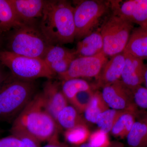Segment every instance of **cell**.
I'll return each mask as SVG.
<instances>
[{"mask_svg": "<svg viewBox=\"0 0 147 147\" xmlns=\"http://www.w3.org/2000/svg\"><path fill=\"white\" fill-rule=\"evenodd\" d=\"M74 7L66 1H45L39 29L52 45L71 43L76 39Z\"/></svg>", "mask_w": 147, "mask_h": 147, "instance_id": "1", "label": "cell"}, {"mask_svg": "<svg viewBox=\"0 0 147 147\" xmlns=\"http://www.w3.org/2000/svg\"><path fill=\"white\" fill-rule=\"evenodd\" d=\"M43 106L40 92L36 94L13 120L11 131H22L39 142H48L61 130Z\"/></svg>", "mask_w": 147, "mask_h": 147, "instance_id": "2", "label": "cell"}, {"mask_svg": "<svg viewBox=\"0 0 147 147\" xmlns=\"http://www.w3.org/2000/svg\"><path fill=\"white\" fill-rule=\"evenodd\" d=\"M33 81L8 75L0 87V121L13 122L36 94Z\"/></svg>", "mask_w": 147, "mask_h": 147, "instance_id": "3", "label": "cell"}, {"mask_svg": "<svg viewBox=\"0 0 147 147\" xmlns=\"http://www.w3.org/2000/svg\"><path fill=\"white\" fill-rule=\"evenodd\" d=\"M8 51L16 55L43 59L51 44L39 28L25 24L11 31L7 39Z\"/></svg>", "mask_w": 147, "mask_h": 147, "instance_id": "4", "label": "cell"}, {"mask_svg": "<svg viewBox=\"0 0 147 147\" xmlns=\"http://www.w3.org/2000/svg\"><path fill=\"white\" fill-rule=\"evenodd\" d=\"M0 63L10 70L12 76L22 80L52 79L56 75L42 59L16 55L8 50H0Z\"/></svg>", "mask_w": 147, "mask_h": 147, "instance_id": "5", "label": "cell"}, {"mask_svg": "<svg viewBox=\"0 0 147 147\" xmlns=\"http://www.w3.org/2000/svg\"><path fill=\"white\" fill-rule=\"evenodd\" d=\"M134 28V24L114 13L108 17L100 30L104 55L110 58L123 53Z\"/></svg>", "mask_w": 147, "mask_h": 147, "instance_id": "6", "label": "cell"}, {"mask_svg": "<svg viewBox=\"0 0 147 147\" xmlns=\"http://www.w3.org/2000/svg\"><path fill=\"white\" fill-rule=\"evenodd\" d=\"M108 5L103 1L85 0L79 2L74 7L76 39H82L92 32L94 27L108 10Z\"/></svg>", "mask_w": 147, "mask_h": 147, "instance_id": "7", "label": "cell"}, {"mask_svg": "<svg viewBox=\"0 0 147 147\" xmlns=\"http://www.w3.org/2000/svg\"><path fill=\"white\" fill-rule=\"evenodd\" d=\"M108 60L103 52L93 57H77L72 61L67 71L58 76L62 81L75 78L96 79Z\"/></svg>", "mask_w": 147, "mask_h": 147, "instance_id": "8", "label": "cell"}, {"mask_svg": "<svg viewBox=\"0 0 147 147\" xmlns=\"http://www.w3.org/2000/svg\"><path fill=\"white\" fill-rule=\"evenodd\" d=\"M101 93L109 108L120 111H137L132 91L121 80L103 87Z\"/></svg>", "mask_w": 147, "mask_h": 147, "instance_id": "9", "label": "cell"}, {"mask_svg": "<svg viewBox=\"0 0 147 147\" xmlns=\"http://www.w3.org/2000/svg\"><path fill=\"white\" fill-rule=\"evenodd\" d=\"M113 13L140 27H147V0L112 1Z\"/></svg>", "mask_w": 147, "mask_h": 147, "instance_id": "10", "label": "cell"}, {"mask_svg": "<svg viewBox=\"0 0 147 147\" xmlns=\"http://www.w3.org/2000/svg\"><path fill=\"white\" fill-rule=\"evenodd\" d=\"M40 93L44 108L56 121L59 113L68 105V100L62 91L61 86L56 81L48 79Z\"/></svg>", "mask_w": 147, "mask_h": 147, "instance_id": "11", "label": "cell"}, {"mask_svg": "<svg viewBox=\"0 0 147 147\" xmlns=\"http://www.w3.org/2000/svg\"><path fill=\"white\" fill-rule=\"evenodd\" d=\"M124 54L125 64L120 80L131 90L144 83L146 64L140 59L126 53Z\"/></svg>", "mask_w": 147, "mask_h": 147, "instance_id": "12", "label": "cell"}, {"mask_svg": "<svg viewBox=\"0 0 147 147\" xmlns=\"http://www.w3.org/2000/svg\"><path fill=\"white\" fill-rule=\"evenodd\" d=\"M125 64V55L123 52L110 57L96 79V88H102L120 80Z\"/></svg>", "mask_w": 147, "mask_h": 147, "instance_id": "13", "label": "cell"}, {"mask_svg": "<svg viewBox=\"0 0 147 147\" xmlns=\"http://www.w3.org/2000/svg\"><path fill=\"white\" fill-rule=\"evenodd\" d=\"M19 19L24 24L34 25L35 21L41 18L45 6L43 0H10Z\"/></svg>", "mask_w": 147, "mask_h": 147, "instance_id": "14", "label": "cell"}, {"mask_svg": "<svg viewBox=\"0 0 147 147\" xmlns=\"http://www.w3.org/2000/svg\"><path fill=\"white\" fill-rule=\"evenodd\" d=\"M124 53L147 60V27L134 28Z\"/></svg>", "mask_w": 147, "mask_h": 147, "instance_id": "15", "label": "cell"}, {"mask_svg": "<svg viewBox=\"0 0 147 147\" xmlns=\"http://www.w3.org/2000/svg\"><path fill=\"white\" fill-rule=\"evenodd\" d=\"M103 42L100 31L92 32L77 43L76 57H93L103 52Z\"/></svg>", "mask_w": 147, "mask_h": 147, "instance_id": "16", "label": "cell"}, {"mask_svg": "<svg viewBox=\"0 0 147 147\" xmlns=\"http://www.w3.org/2000/svg\"><path fill=\"white\" fill-rule=\"evenodd\" d=\"M25 25L18 18L10 0H0V34Z\"/></svg>", "mask_w": 147, "mask_h": 147, "instance_id": "17", "label": "cell"}, {"mask_svg": "<svg viewBox=\"0 0 147 147\" xmlns=\"http://www.w3.org/2000/svg\"><path fill=\"white\" fill-rule=\"evenodd\" d=\"M72 105H67L58 114L56 122L59 127L65 130L81 124H86L84 117Z\"/></svg>", "mask_w": 147, "mask_h": 147, "instance_id": "18", "label": "cell"}, {"mask_svg": "<svg viewBox=\"0 0 147 147\" xmlns=\"http://www.w3.org/2000/svg\"><path fill=\"white\" fill-rule=\"evenodd\" d=\"M137 111H124L116 121L110 132L118 138L126 137L135 122Z\"/></svg>", "mask_w": 147, "mask_h": 147, "instance_id": "19", "label": "cell"}, {"mask_svg": "<svg viewBox=\"0 0 147 147\" xmlns=\"http://www.w3.org/2000/svg\"><path fill=\"white\" fill-rule=\"evenodd\" d=\"M126 138L129 147H147V124L136 121Z\"/></svg>", "mask_w": 147, "mask_h": 147, "instance_id": "20", "label": "cell"}, {"mask_svg": "<svg viewBox=\"0 0 147 147\" xmlns=\"http://www.w3.org/2000/svg\"><path fill=\"white\" fill-rule=\"evenodd\" d=\"M109 108L102 98L101 93L96 91L89 105L83 113L84 120L86 122L95 123L97 116Z\"/></svg>", "mask_w": 147, "mask_h": 147, "instance_id": "21", "label": "cell"}, {"mask_svg": "<svg viewBox=\"0 0 147 147\" xmlns=\"http://www.w3.org/2000/svg\"><path fill=\"white\" fill-rule=\"evenodd\" d=\"M61 88L62 91L68 102L78 93L93 89V87L87 81L79 78L63 81Z\"/></svg>", "mask_w": 147, "mask_h": 147, "instance_id": "22", "label": "cell"}, {"mask_svg": "<svg viewBox=\"0 0 147 147\" xmlns=\"http://www.w3.org/2000/svg\"><path fill=\"white\" fill-rule=\"evenodd\" d=\"M90 134L86 124H81L65 130L64 137L66 141L74 146L86 143Z\"/></svg>", "mask_w": 147, "mask_h": 147, "instance_id": "23", "label": "cell"}, {"mask_svg": "<svg viewBox=\"0 0 147 147\" xmlns=\"http://www.w3.org/2000/svg\"><path fill=\"white\" fill-rule=\"evenodd\" d=\"M124 111L109 108L97 116L95 123L99 129L108 133Z\"/></svg>", "mask_w": 147, "mask_h": 147, "instance_id": "24", "label": "cell"}, {"mask_svg": "<svg viewBox=\"0 0 147 147\" xmlns=\"http://www.w3.org/2000/svg\"><path fill=\"white\" fill-rule=\"evenodd\" d=\"M74 52L59 45H53L47 50L43 60L50 67L51 65L62 60Z\"/></svg>", "mask_w": 147, "mask_h": 147, "instance_id": "25", "label": "cell"}, {"mask_svg": "<svg viewBox=\"0 0 147 147\" xmlns=\"http://www.w3.org/2000/svg\"><path fill=\"white\" fill-rule=\"evenodd\" d=\"M95 92L93 89L80 92L69 101L80 114L84 113L89 105Z\"/></svg>", "mask_w": 147, "mask_h": 147, "instance_id": "26", "label": "cell"}, {"mask_svg": "<svg viewBox=\"0 0 147 147\" xmlns=\"http://www.w3.org/2000/svg\"><path fill=\"white\" fill-rule=\"evenodd\" d=\"M88 143L93 147H110L112 144L108 133L99 129L91 133Z\"/></svg>", "mask_w": 147, "mask_h": 147, "instance_id": "27", "label": "cell"}, {"mask_svg": "<svg viewBox=\"0 0 147 147\" xmlns=\"http://www.w3.org/2000/svg\"><path fill=\"white\" fill-rule=\"evenodd\" d=\"M76 57H77L74 51L73 53L68 57L50 65V68L55 75L58 74V76H60L67 71L71 63Z\"/></svg>", "mask_w": 147, "mask_h": 147, "instance_id": "28", "label": "cell"}, {"mask_svg": "<svg viewBox=\"0 0 147 147\" xmlns=\"http://www.w3.org/2000/svg\"><path fill=\"white\" fill-rule=\"evenodd\" d=\"M133 101L138 108L147 109V89L142 85L131 90Z\"/></svg>", "mask_w": 147, "mask_h": 147, "instance_id": "29", "label": "cell"}, {"mask_svg": "<svg viewBox=\"0 0 147 147\" xmlns=\"http://www.w3.org/2000/svg\"><path fill=\"white\" fill-rule=\"evenodd\" d=\"M11 134L18 137L24 143V147H41L40 142L29 134L22 131H11Z\"/></svg>", "mask_w": 147, "mask_h": 147, "instance_id": "30", "label": "cell"}, {"mask_svg": "<svg viewBox=\"0 0 147 147\" xmlns=\"http://www.w3.org/2000/svg\"><path fill=\"white\" fill-rule=\"evenodd\" d=\"M24 143L18 137L11 134L0 139V147H24Z\"/></svg>", "mask_w": 147, "mask_h": 147, "instance_id": "31", "label": "cell"}, {"mask_svg": "<svg viewBox=\"0 0 147 147\" xmlns=\"http://www.w3.org/2000/svg\"><path fill=\"white\" fill-rule=\"evenodd\" d=\"M47 142V144L42 147H70L67 144L59 141V134L55 135Z\"/></svg>", "mask_w": 147, "mask_h": 147, "instance_id": "32", "label": "cell"}, {"mask_svg": "<svg viewBox=\"0 0 147 147\" xmlns=\"http://www.w3.org/2000/svg\"><path fill=\"white\" fill-rule=\"evenodd\" d=\"M72 147H93L88 143H85L78 146H74ZM110 147H123L121 143H112Z\"/></svg>", "mask_w": 147, "mask_h": 147, "instance_id": "33", "label": "cell"}, {"mask_svg": "<svg viewBox=\"0 0 147 147\" xmlns=\"http://www.w3.org/2000/svg\"><path fill=\"white\" fill-rule=\"evenodd\" d=\"M3 65L0 63V87L2 85L3 83L5 81L8 75L5 74L2 67Z\"/></svg>", "mask_w": 147, "mask_h": 147, "instance_id": "34", "label": "cell"}, {"mask_svg": "<svg viewBox=\"0 0 147 147\" xmlns=\"http://www.w3.org/2000/svg\"><path fill=\"white\" fill-rule=\"evenodd\" d=\"M144 84L145 87L147 89V63L146 64L145 66V69L144 74Z\"/></svg>", "mask_w": 147, "mask_h": 147, "instance_id": "35", "label": "cell"}, {"mask_svg": "<svg viewBox=\"0 0 147 147\" xmlns=\"http://www.w3.org/2000/svg\"><path fill=\"white\" fill-rule=\"evenodd\" d=\"M142 120L144 121V122L145 123H146L147 125V115L143 119V120Z\"/></svg>", "mask_w": 147, "mask_h": 147, "instance_id": "36", "label": "cell"}, {"mask_svg": "<svg viewBox=\"0 0 147 147\" xmlns=\"http://www.w3.org/2000/svg\"><path fill=\"white\" fill-rule=\"evenodd\" d=\"M1 42H2L1 40V38H0V47H1Z\"/></svg>", "mask_w": 147, "mask_h": 147, "instance_id": "37", "label": "cell"}, {"mask_svg": "<svg viewBox=\"0 0 147 147\" xmlns=\"http://www.w3.org/2000/svg\"><path fill=\"white\" fill-rule=\"evenodd\" d=\"M2 131L1 129V128H0V134H1V133H2Z\"/></svg>", "mask_w": 147, "mask_h": 147, "instance_id": "38", "label": "cell"}]
</instances>
